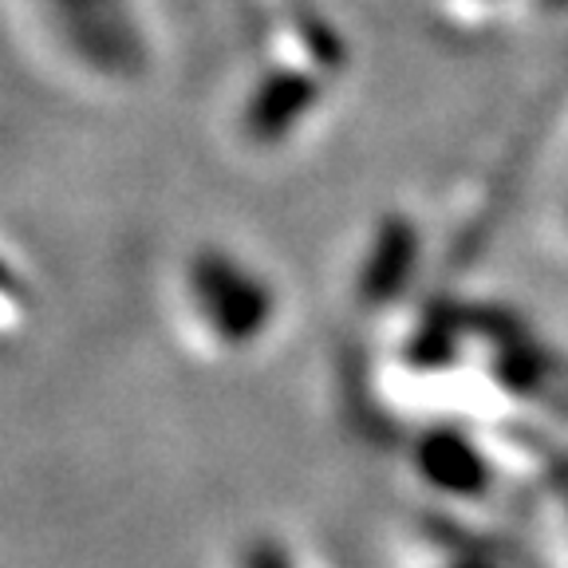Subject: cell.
Wrapping results in <instances>:
<instances>
[{"mask_svg":"<svg viewBox=\"0 0 568 568\" xmlns=\"http://www.w3.org/2000/svg\"><path fill=\"white\" fill-rule=\"evenodd\" d=\"M509 0H446V9L454 12V17H462V20H486V17H494V12H501L506 9Z\"/></svg>","mask_w":568,"mask_h":568,"instance_id":"6da1fadb","label":"cell"}]
</instances>
